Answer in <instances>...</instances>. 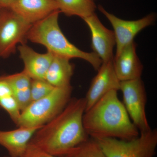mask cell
<instances>
[{"label":"cell","instance_id":"obj_1","mask_svg":"<svg viewBox=\"0 0 157 157\" xmlns=\"http://www.w3.org/2000/svg\"><path fill=\"white\" fill-rule=\"evenodd\" d=\"M86 109L85 98H71L61 112L37 130L30 142L55 156H66L90 137L82 122Z\"/></svg>","mask_w":157,"mask_h":157},{"label":"cell","instance_id":"obj_2","mask_svg":"<svg viewBox=\"0 0 157 157\" xmlns=\"http://www.w3.org/2000/svg\"><path fill=\"white\" fill-rule=\"evenodd\" d=\"M117 91H110L85 112L83 127L90 138L129 140L139 136L140 132L119 99Z\"/></svg>","mask_w":157,"mask_h":157},{"label":"cell","instance_id":"obj_3","mask_svg":"<svg viewBox=\"0 0 157 157\" xmlns=\"http://www.w3.org/2000/svg\"><path fill=\"white\" fill-rule=\"evenodd\" d=\"M59 10L53 12L44 19L34 24L27 34L26 39L40 44L54 56L70 59L79 58L91 65L96 70L101 67L102 61L96 54L80 50L72 44L62 32L59 24Z\"/></svg>","mask_w":157,"mask_h":157},{"label":"cell","instance_id":"obj_4","mask_svg":"<svg viewBox=\"0 0 157 157\" xmlns=\"http://www.w3.org/2000/svg\"><path fill=\"white\" fill-rule=\"evenodd\" d=\"M71 85L55 87L48 95L31 102L23 110L18 127H42L58 115L71 99Z\"/></svg>","mask_w":157,"mask_h":157},{"label":"cell","instance_id":"obj_5","mask_svg":"<svg viewBox=\"0 0 157 157\" xmlns=\"http://www.w3.org/2000/svg\"><path fill=\"white\" fill-rule=\"evenodd\" d=\"M95 140L107 157H154L157 146V130L141 132L131 140L111 138Z\"/></svg>","mask_w":157,"mask_h":157},{"label":"cell","instance_id":"obj_6","mask_svg":"<svg viewBox=\"0 0 157 157\" xmlns=\"http://www.w3.org/2000/svg\"><path fill=\"white\" fill-rule=\"evenodd\" d=\"M32 25L10 9L0 10V59L16 52L18 44L25 43Z\"/></svg>","mask_w":157,"mask_h":157},{"label":"cell","instance_id":"obj_7","mask_svg":"<svg viewBox=\"0 0 157 157\" xmlns=\"http://www.w3.org/2000/svg\"><path fill=\"white\" fill-rule=\"evenodd\" d=\"M120 90L122 93L123 104L139 132L151 130L146 112V90L141 78L121 82Z\"/></svg>","mask_w":157,"mask_h":157},{"label":"cell","instance_id":"obj_8","mask_svg":"<svg viewBox=\"0 0 157 157\" xmlns=\"http://www.w3.org/2000/svg\"><path fill=\"white\" fill-rule=\"evenodd\" d=\"M98 8L113 28L116 45L115 57L117 56L125 46L134 42V38L139 32L151 25L155 21L156 15L154 13L147 14L137 20L128 21L121 19L109 13L101 5L98 6Z\"/></svg>","mask_w":157,"mask_h":157},{"label":"cell","instance_id":"obj_9","mask_svg":"<svg viewBox=\"0 0 157 157\" xmlns=\"http://www.w3.org/2000/svg\"><path fill=\"white\" fill-rule=\"evenodd\" d=\"M91 34V46L103 63L113 61V48L116 45L113 31L105 27L95 13L83 18Z\"/></svg>","mask_w":157,"mask_h":157},{"label":"cell","instance_id":"obj_10","mask_svg":"<svg viewBox=\"0 0 157 157\" xmlns=\"http://www.w3.org/2000/svg\"><path fill=\"white\" fill-rule=\"evenodd\" d=\"M98 71L85 98L86 101V110L110 91H118L120 89L121 81L116 74L113 61L102 63Z\"/></svg>","mask_w":157,"mask_h":157},{"label":"cell","instance_id":"obj_11","mask_svg":"<svg viewBox=\"0 0 157 157\" xmlns=\"http://www.w3.org/2000/svg\"><path fill=\"white\" fill-rule=\"evenodd\" d=\"M116 74L121 82L141 78L143 66L136 53V45L132 42L123 48L113 61Z\"/></svg>","mask_w":157,"mask_h":157},{"label":"cell","instance_id":"obj_12","mask_svg":"<svg viewBox=\"0 0 157 157\" xmlns=\"http://www.w3.org/2000/svg\"><path fill=\"white\" fill-rule=\"evenodd\" d=\"M17 48L24 65L23 71L32 79L45 80L53 55L48 51L45 53H38L25 43L20 44Z\"/></svg>","mask_w":157,"mask_h":157},{"label":"cell","instance_id":"obj_13","mask_svg":"<svg viewBox=\"0 0 157 157\" xmlns=\"http://www.w3.org/2000/svg\"><path fill=\"white\" fill-rule=\"evenodd\" d=\"M11 9L32 25L59 10L56 0H16Z\"/></svg>","mask_w":157,"mask_h":157},{"label":"cell","instance_id":"obj_14","mask_svg":"<svg viewBox=\"0 0 157 157\" xmlns=\"http://www.w3.org/2000/svg\"><path fill=\"white\" fill-rule=\"evenodd\" d=\"M41 127H18L10 131L0 130V145L11 157H21L35 133Z\"/></svg>","mask_w":157,"mask_h":157},{"label":"cell","instance_id":"obj_15","mask_svg":"<svg viewBox=\"0 0 157 157\" xmlns=\"http://www.w3.org/2000/svg\"><path fill=\"white\" fill-rule=\"evenodd\" d=\"M74 66L70 59L54 56L45 76V80L55 87L71 85L70 81L73 74Z\"/></svg>","mask_w":157,"mask_h":157},{"label":"cell","instance_id":"obj_16","mask_svg":"<svg viewBox=\"0 0 157 157\" xmlns=\"http://www.w3.org/2000/svg\"><path fill=\"white\" fill-rule=\"evenodd\" d=\"M2 76L10 86L12 95L17 101L21 112L31 103L32 78L23 71Z\"/></svg>","mask_w":157,"mask_h":157},{"label":"cell","instance_id":"obj_17","mask_svg":"<svg viewBox=\"0 0 157 157\" xmlns=\"http://www.w3.org/2000/svg\"><path fill=\"white\" fill-rule=\"evenodd\" d=\"M59 10L67 16H77L82 19L95 13L94 0H56Z\"/></svg>","mask_w":157,"mask_h":157},{"label":"cell","instance_id":"obj_18","mask_svg":"<svg viewBox=\"0 0 157 157\" xmlns=\"http://www.w3.org/2000/svg\"><path fill=\"white\" fill-rule=\"evenodd\" d=\"M64 157H107L98 142L89 137Z\"/></svg>","mask_w":157,"mask_h":157},{"label":"cell","instance_id":"obj_19","mask_svg":"<svg viewBox=\"0 0 157 157\" xmlns=\"http://www.w3.org/2000/svg\"><path fill=\"white\" fill-rule=\"evenodd\" d=\"M54 88L45 80L32 79L30 91L31 102L36 101L48 95Z\"/></svg>","mask_w":157,"mask_h":157},{"label":"cell","instance_id":"obj_20","mask_svg":"<svg viewBox=\"0 0 157 157\" xmlns=\"http://www.w3.org/2000/svg\"><path fill=\"white\" fill-rule=\"evenodd\" d=\"M0 107L8 113L12 121L17 124L20 116L21 110L13 95L1 98Z\"/></svg>","mask_w":157,"mask_h":157},{"label":"cell","instance_id":"obj_21","mask_svg":"<svg viewBox=\"0 0 157 157\" xmlns=\"http://www.w3.org/2000/svg\"><path fill=\"white\" fill-rule=\"evenodd\" d=\"M21 157H58L44 151L29 142L26 150Z\"/></svg>","mask_w":157,"mask_h":157},{"label":"cell","instance_id":"obj_22","mask_svg":"<svg viewBox=\"0 0 157 157\" xmlns=\"http://www.w3.org/2000/svg\"><path fill=\"white\" fill-rule=\"evenodd\" d=\"M10 95H12L10 86L2 76H0V99Z\"/></svg>","mask_w":157,"mask_h":157},{"label":"cell","instance_id":"obj_23","mask_svg":"<svg viewBox=\"0 0 157 157\" xmlns=\"http://www.w3.org/2000/svg\"><path fill=\"white\" fill-rule=\"evenodd\" d=\"M16 0H0V7L2 9H11Z\"/></svg>","mask_w":157,"mask_h":157},{"label":"cell","instance_id":"obj_24","mask_svg":"<svg viewBox=\"0 0 157 157\" xmlns=\"http://www.w3.org/2000/svg\"><path fill=\"white\" fill-rule=\"evenodd\" d=\"M10 157V156H6V157Z\"/></svg>","mask_w":157,"mask_h":157},{"label":"cell","instance_id":"obj_25","mask_svg":"<svg viewBox=\"0 0 157 157\" xmlns=\"http://www.w3.org/2000/svg\"><path fill=\"white\" fill-rule=\"evenodd\" d=\"M1 7H0V10H1Z\"/></svg>","mask_w":157,"mask_h":157}]
</instances>
